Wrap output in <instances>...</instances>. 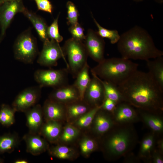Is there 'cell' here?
<instances>
[{
	"mask_svg": "<svg viewBox=\"0 0 163 163\" xmlns=\"http://www.w3.org/2000/svg\"><path fill=\"white\" fill-rule=\"evenodd\" d=\"M157 137L152 131L144 137L141 142L138 156L140 160L150 163L152 154L155 148Z\"/></svg>",
	"mask_w": 163,
	"mask_h": 163,
	"instance_id": "ffe728a7",
	"label": "cell"
},
{
	"mask_svg": "<svg viewBox=\"0 0 163 163\" xmlns=\"http://www.w3.org/2000/svg\"><path fill=\"white\" fill-rule=\"evenodd\" d=\"M43 123L39 134L51 143L59 140L62 133V126L60 122L49 120Z\"/></svg>",
	"mask_w": 163,
	"mask_h": 163,
	"instance_id": "44dd1931",
	"label": "cell"
},
{
	"mask_svg": "<svg viewBox=\"0 0 163 163\" xmlns=\"http://www.w3.org/2000/svg\"><path fill=\"white\" fill-rule=\"evenodd\" d=\"M4 2V0H0V7Z\"/></svg>",
	"mask_w": 163,
	"mask_h": 163,
	"instance_id": "ee69618b",
	"label": "cell"
},
{
	"mask_svg": "<svg viewBox=\"0 0 163 163\" xmlns=\"http://www.w3.org/2000/svg\"><path fill=\"white\" fill-rule=\"evenodd\" d=\"M84 30L83 27L78 23L75 25L71 26L69 28V31L72 37L81 41L85 40V38Z\"/></svg>",
	"mask_w": 163,
	"mask_h": 163,
	"instance_id": "d590c367",
	"label": "cell"
},
{
	"mask_svg": "<svg viewBox=\"0 0 163 163\" xmlns=\"http://www.w3.org/2000/svg\"><path fill=\"white\" fill-rule=\"evenodd\" d=\"M149 73L163 91V57H158L153 60L146 61Z\"/></svg>",
	"mask_w": 163,
	"mask_h": 163,
	"instance_id": "603a6c76",
	"label": "cell"
},
{
	"mask_svg": "<svg viewBox=\"0 0 163 163\" xmlns=\"http://www.w3.org/2000/svg\"><path fill=\"white\" fill-rule=\"evenodd\" d=\"M131 152L128 153L124 157H125V162H138L140 160L139 157L136 156Z\"/></svg>",
	"mask_w": 163,
	"mask_h": 163,
	"instance_id": "ab89813d",
	"label": "cell"
},
{
	"mask_svg": "<svg viewBox=\"0 0 163 163\" xmlns=\"http://www.w3.org/2000/svg\"><path fill=\"white\" fill-rule=\"evenodd\" d=\"M117 104L112 100L105 98L102 104L101 108L112 114Z\"/></svg>",
	"mask_w": 163,
	"mask_h": 163,
	"instance_id": "74e56055",
	"label": "cell"
},
{
	"mask_svg": "<svg viewBox=\"0 0 163 163\" xmlns=\"http://www.w3.org/2000/svg\"><path fill=\"white\" fill-rule=\"evenodd\" d=\"M103 143L109 159L116 161L131 152L138 142L137 133L133 124H116L107 133Z\"/></svg>",
	"mask_w": 163,
	"mask_h": 163,
	"instance_id": "3957f363",
	"label": "cell"
},
{
	"mask_svg": "<svg viewBox=\"0 0 163 163\" xmlns=\"http://www.w3.org/2000/svg\"><path fill=\"white\" fill-rule=\"evenodd\" d=\"M43 48L39 53L37 62L40 65L51 67L57 65V61L62 58L66 63L67 68L68 62L65 58V54L62 47L59 43L49 39L43 42Z\"/></svg>",
	"mask_w": 163,
	"mask_h": 163,
	"instance_id": "ba28073f",
	"label": "cell"
},
{
	"mask_svg": "<svg viewBox=\"0 0 163 163\" xmlns=\"http://www.w3.org/2000/svg\"><path fill=\"white\" fill-rule=\"evenodd\" d=\"M139 65L123 57L104 59L91 69V74L118 86L137 70Z\"/></svg>",
	"mask_w": 163,
	"mask_h": 163,
	"instance_id": "277c9868",
	"label": "cell"
},
{
	"mask_svg": "<svg viewBox=\"0 0 163 163\" xmlns=\"http://www.w3.org/2000/svg\"><path fill=\"white\" fill-rule=\"evenodd\" d=\"M49 99L65 105L80 100L78 91L73 84L53 88Z\"/></svg>",
	"mask_w": 163,
	"mask_h": 163,
	"instance_id": "5bb4252c",
	"label": "cell"
},
{
	"mask_svg": "<svg viewBox=\"0 0 163 163\" xmlns=\"http://www.w3.org/2000/svg\"><path fill=\"white\" fill-rule=\"evenodd\" d=\"M125 101L118 104L112 113L116 124H133L141 120L137 109Z\"/></svg>",
	"mask_w": 163,
	"mask_h": 163,
	"instance_id": "7c38bea8",
	"label": "cell"
},
{
	"mask_svg": "<svg viewBox=\"0 0 163 163\" xmlns=\"http://www.w3.org/2000/svg\"><path fill=\"white\" fill-rule=\"evenodd\" d=\"M48 150L51 155L62 159H72L75 155L74 149L64 145H56L49 148Z\"/></svg>",
	"mask_w": 163,
	"mask_h": 163,
	"instance_id": "83f0119b",
	"label": "cell"
},
{
	"mask_svg": "<svg viewBox=\"0 0 163 163\" xmlns=\"http://www.w3.org/2000/svg\"><path fill=\"white\" fill-rule=\"evenodd\" d=\"M26 147V151L32 155L36 156L45 152L49 148L46 141L38 134L28 133L23 136Z\"/></svg>",
	"mask_w": 163,
	"mask_h": 163,
	"instance_id": "ac0fdd59",
	"label": "cell"
},
{
	"mask_svg": "<svg viewBox=\"0 0 163 163\" xmlns=\"http://www.w3.org/2000/svg\"><path fill=\"white\" fill-rule=\"evenodd\" d=\"M137 109V108H136ZM142 120L158 137L163 133V119L161 114L154 113L137 109Z\"/></svg>",
	"mask_w": 163,
	"mask_h": 163,
	"instance_id": "d6986e66",
	"label": "cell"
},
{
	"mask_svg": "<svg viewBox=\"0 0 163 163\" xmlns=\"http://www.w3.org/2000/svg\"><path fill=\"white\" fill-rule=\"evenodd\" d=\"M155 148L163 154V139L162 137H157Z\"/></svg>",
	"mask_w": 163,
	"mask_h": 163,
	"instance_id": "60d3db41",
	"label": "cell"
},
{
	"mask_svg": "<svg viewBox=\"0 0 163 163\" xmlns=\"http://www.w3.org/2000/svg\"><path fill=\"white\" fill-rule=\"evenodd\" d=\"M84 44L88 56L93 60L99 63L104 58L105 43L103 38L97 32L89 29L85 36Z\"/></svg>",
	"mask_w": 163,
	"mask_h": 163,
	"instance_id": "8fae6325",
	"label": "cell"
},
{
	"mask_svg": "<svg viewBox=\"0 0 163 163\" xmlns=\"http://www.w3.org/2000/svg\"><path fill=\"white\" fill-rule=\"evenodd\" d=\"M42 88L38 85L24 89L16 96L12 107L16 112L24 113L37 104L41 96Z\"/></svg>",
	"mask_w": 163,
	"mask_h": 163,
	"instance_id": "9c48e42d",
	"label": "cell"
},
{
	"mask_svg": "<svg viewBox=\"0 0 163 163\" xmlns=\"http://www.w3.org/2000/svg\"><path fill=\"white\" fill-rule=\"evenodd\" d=\"M84 100H79L66 105V113L70 119L79 117L92 108Z\"/></svg>",
	"mask_w": 163,
	"mask_h": 163,
	"instance_id": "484cf974",
	"label": "cell"
},
{
	"mask_svg": "<svg viewBox=\"0 0 163 163\" xmlns=\"http://www.w3.org/2000/svg\"><path fill=\"white\" fill-rule=\"evenodd\" d=\"M156 1L160 3H162L163 2V0H156Z\"/></svg>",
	"mask_w": 163,
	"mask_h": 163,
	"instance_id": "7bdbcfd3",
	"label": "cell"
},
{
	"mask_svg": "<svg viewBox=\"0 0 163 163\" xmlns=\"http://www.w3.org/2000/svg\"><path fill=\"white\" fill-rule=\"evenodd\" d=\"M92 78L87 88L83 100L92 107L99 106L105 99L104 86L98 77L91 74Z\"/></svg>",
	"mask_w": 163,
	"mask_h": 163,
	"instance_id": "4fadbf2b",
	"label": "cell"
},
{
	"mask_svg": "<svg viewBox=\"0 0 163 163\" xmlns=\"http://www.w3.org/2000/svg\"><path fill=\"white\" fill-rule=\"evenodd\" d=\"M150 163H163V154L161 153L155 148L152 154Z\"/></svg>",
	"mask_w": 163,
	"mask_h": 163,
	"instance_id": "f35d334b",
	"label": "cell"
},
{
	"mask_svg": "<svg viewBox=\"0 0 163 163\" xmlns=\"http://www.w3.org/2000/svg\"><path fill=\"white\" fill-rule=\"evenodd\" d=\"M82 153L85 156H88L97 148V142L93 139L88 138L83 139L80 143Z\"/></svg>",
	"mask_w": 163,
	"mask_h": 163,
	"instance_id": "d6a6232c",
	"label": "cell"
},
{
	"mask_svg": "<svg viewBox=\"0 0 163 163\" xmlns=\"http://www.w3.org/2000/svg\"><path fill=\"white\" fill-rule=\"evenodd\" d=\"M14 163H27V160L24 159H18L15 160L14 162Z\"/></svg>",
	"mask_w": 163,
	"mask_h": 163,
	"instance_id": "b9f144b4",
	"label": "cell"
},
{
	"mask_svg": "<svg viewBox=\"0 0 163 163\" xmlns=\"http://www.w3.org/2000/svg\"><path fill=\"white\" fill-rule=\"evenodd\" d=\"M101 105L92 108L86 113L80 117L76 122V124L80 128H85L90 126L92 123L95 116L101 108Z\"/></svg>",
	"mask_w": 163,
	"mask_h": 163,
	"instance_id": "f546056e",
	"label": "cell"
},
{
	"mask_svg": "<svg viewBox=\"0 0 163 163\" xmlns=\"http://www.w3.org/2000/svg\"><path fill=\"white\" fill-rule=\"evenodd\" d=\"M22 0L4 2L0 7V43L3 39L6 31L15 15L22 13L25 9Z\"/></svg>",
	"mask_w": 163,
	"mask_h": 163,
	"instance_id": "30bf717a",
	"label": "cell"
},
{
	"mask_svg": "<svg viewBox=\"0 0 163 163\" xmlns=\"http://www.w3.org/2000/svg\"><path fill=\"white\" fill-rule=\"evenodd\" d=\"M69 73L67 68L38 69L34 72V78L42 88L51 87L54 88L68 84Z\"/></svg>",
	"mask_w": 163,
	"mask_h": 163,
	"instance_id": "52a82bcc",
	"label": "cell"
},
{
	"mask_svg": "<svg viewBox=\"0 0 163 163\" xmlns=\"http://www.w3.org/2000/svg\"><path fill=\"white\" fill-rule=\"evenodd\" d=\"M68 58L69 73L74 78L87 62L88 55L85 44L82 41L72 37L66 40L62 47Z\"/></svg>",
	"mask_w": 163,
	"mask_h": 163,
	"instance_id": "5b68a950",
	"label": "cell"
},
{
	"mask_svg": "<svg viewBox=\"0 0 163 163\" xmlns=\"http://www.w3.org/2000/svg\"><path fill=\"white\" fill-rule=\"evenodd\" d=\"M42 109L45 121L60 122L64 118L66 113V105L49 98L45 101Z\"/></svg>",
	"mask_w": 163,
	"mask_h": 163,
	"instance_id": "2e32d148",
	"label": "cell"
},
{
	"mask_svg": "<svg viewBox=\"0 0 163 163\" xmlns=\"http://www.w3.org/2000/svg\"><path fill=\"white\" fill-rule=\"evenodd\" d=\"M15 110L11 107L3 104L0 109V123L3 126L9 127L14 123Z\"/></svg>",
	"mask_w": 163,
	"mask_h": 163,
	"instance_id": "f1b7e54d",
	"label": "cell"
},
{
	"mask_svg": "<svg viewBox=\"0 0 163 163\" xmlns=\"http://www.w3.org/2000/svg\"><path fill=\"white\" fill-rule=\"evenodd\" d=\"M79 130L70 125H67L62 132L59 140L64 142H69L75 139L78 135Z\"/></svg>",
	"mask_w": 163,
	"mask_h": 163,
	"instance_id": "1f68e13d",
	"label": "cell"
},
{
	"mask_svg": "<svg viewBox=\"0 0 163 163\" xmlns=\"http://www.w3.org/2000/svg\"><path fill=\"white\" fill-rule=\"evenodd\" d=\"M133 1H136V2H140V1H142L144 0H133ZM155 1H156V0H155Z\"/></svg>",
	"mask_w": 163,
	"mask_h": 163,
	"instance_id": "bcb514c9",
	"label": "cell"
},
{
	"mask_svg": "<svg viewBox=\"0 0 163 163\" xmlns=\"http://www.w3.org/2000/svg\"><path fill=\"white\" fill-rule=\"evenodd\" d=\"M29 133L39 134L43 123L42 107L37 104L24 112Z\"/></svg>",
	"mask_w": 163,
	"mask_h": 163,
	"instance_id": "e0dca14e",
	"label": "cell"
},
{
	"mask_svg": "<svg viewBox=\"0 0 163 163\" xmlns=\"http://www.w3.org/2000/svg\"><path fill=\"white\" fill-rule=\"evenodd\" d=\"M117 87L124 101L137 109L162 114L163 91L148 72L137 69Z\"/></svg>",
	"mask_w": 163,
	"mask_h": 163,
	"instance_id": "6da1fadb",
	"label": "cell"
},
{
	"mask_svg": "<svg viewBox=\"0 0 163 163\" xmlns=\"http://www.w3.org/2000/svg\"><path fill=\"white\" fill-rule=\"evenodd\" d=\"M31 30L29 28L19 35L13 46L15 59L26 64L33 63L39 53L36 39Z\"/></svg>",
	"mask_w": 163,
	"mask_h": 163,
	"instance_id": "8992f818",
	"label": "cell"
},
{
	"mask_svg": "<svg viewBox=\"0 0 163 163\" xmlns=\"http://www.w3.org/2000/svg\"><path fill=\"white\" fill-rule=\"evenodd\" d=\"M12 0H4V2H6V1H12Z\"/></svg>",
	"mask_w": 163,
	"mask_h": 163,
	"instance_id": "7dc6e473",
	"label": "cell"
},
{
	"mask_svg": "<svg viewBox=\"0 0 163 163\" xmlns=\"http://www.w3.org/2000/svg\"><path fill=\"white\" fill-rule=\"evenodd\" d=\"M94 21L97 26L98 30L97 32L98 35L102 38L109 39L111 43H117L120 38L118 31L116 30H109L101 26L93 17Z\"/></svg>",
	"mask_w": 163,
	"mask_h": 163,
	"instance_id": "4dcf8cb0",
	"label": "cell"
},
{
	"mask_svg": "<svg viewBox=\"0 0 163 163\" xmlns=\"http://www.w3.org/2000/svg\"><path fill=\"white\" fill-rule=\"evenodd\" d=\"M22 13L31 22L42 41L49 39L47 34L48 26L43 18L26 8Z\"/></svg>",
	"mask_w": 163,
	"mask_h": 163,
	"instance_id": "7402d4cb",
	"label": "cell"
},
{
	"mask_svg": "<svg viewBox=\"0 0 163 163\" xmlns=\"http://www.w3.org/2000/svg\"><path fill=\"white\" fill-rule=\"evenodd\" d=\"M38 10L52 14L53 6L49 0H34Z\"/></svg>",
	"mask_w": 163,
	"mask_h": 163,
	"instance_id": "8d00e7d4",
	"label": "cell"
},
{
	"mask_svg": "<svg viewBox=\"0 0 163 163\" xmlns=\"http://www.w3.org/2000/svg\"><path fill=\"white\" fill-rule=\"evenodd\" d=\"M59 16V14L51 24L48 26L47 30V34L49 38L59 43L63 40V37L60 34L59 30L58 20Z\"/></svg>",
	"mask_w": 163,
	"mask_h": 163,
	"instance_id": "836d02e7",
	"label": "cell"
},
{
	"mask_svg": "<svg viewBox=\"0 0 163 163\" xmlns=\"http://www.w3.org/2000/svg\"><path fill=\"white\" fill-rule=\"evenodd\" d=\"M20 141L19 136L16 133L0 135V155L13 152L19 145Z\"/></svg>",
	"mask_w": 163,
	"mask_h": 163,
	"instance_id": "d4e9b609",
	"label": "cell"
},
{
	"mask_svg": "<svg viewBox=\"0 0 163 163\" xmlns=\"http://www.w3.org/2000/svg\"><path fill=\"white\" fill-rule=\"evenodd\" d=\"M92 123L93 131L98 136L104 135L116 124L112 114L101 108L96 113Z\"/></svg>",
	"mask_w": 163,
	"mask_h": 163,
	"instance_id": "9a60e30c",
	"label": "cell"
},
{
	"mask_svg": "<svg viewBox=\"0 0 163 163\" xmlns=\"http://www.w3.org/2000/svg\"><path fill=\"white\" fill-rule=\"evenodd\" d=\"M67 8V23L68 25H75L78 22L79 14L75 5L72 2L68 1L66 4Z\"/></svg>",
	"mask_w": 163,
	"mask_h": 163,
	"instance_id": "e575fe53",
	"label": "cell"
},
{
	"mask_svg": "<svg viewBox=\"0 0 163 163\" xmlns=\"http://www.w3.org/2000/svg\"><path fill=\"white\" fill-rule=\"evenodd\" d=\"M98 78L104 87L105 98L111 99L117 104L124 101L122 95L117 86Z\"/></svg>",
	"mask_w": 163,
	"mask_h": 163,
	"instance_id": "4316f807",
	"label": "cell"
},
{
	"mask_svg": "<svg viewBox=\"0 0 163 163\" xmlns=\"http://www.w3.org/2000/svg\"><path fill=\"white\" fill-rule=\"evenodd\" d=\"M89 68L87 63L78 74L73 84L78 91L80 100L81 101L83 100L85 91L91 80L89 74Z\"/></svg>",
	"mask_w": 163,
	"mask_h": 163,
	"instance_id": "cb8c5ba5",
	"label": "cell"
},
{
	"mask_svg": "<svg viewBox=\"0 0 163 163\" xmlns=\"http://www.w3.org/2000/svg\"><path fill=\"white\" fill-rule=\"evenodd\" d=\"M117 43L119 52L125 59L146 61L163 55L147 31L137 25L122 34Z\"/></svg>",
	"mask_w": 163,
	"mask_h": 163,
	"instance_id": "7a4b0ae2",
	"label": "cell"
},
{
	"mask_svg": "<svg viewBox=\"0 0 163 163\" xmlns=\"http://www.w3.org/2000/svg\"><path fill=\"white\" fill-rule=\"evenodd\" d=\"M4 162V161L3 159L0 158V163H2Z\"/></svg>",
	"mask_w": 163,
	"mask_h": 163,
	"instance_id": "f6af8a7d",
	"label": "cell"
}]
</instances>
